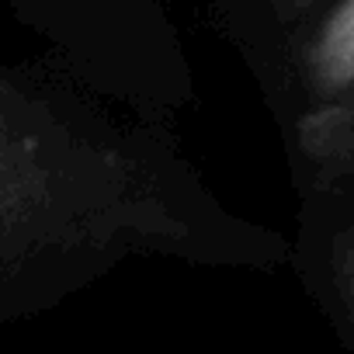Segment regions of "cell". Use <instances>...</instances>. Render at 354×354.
<instances>
[{
	"instance_id": "277c9868",
	"label": "cell",
	"mask_w": 354,
	"mask_h": 354,
	"mask_svg": "<svg viewBox=\"0 0 354 354\" xmlns=\"http://www.w3.org/2000/svg\"><path fill=\"white\" fill-rule=\"evenodd\" d=\"M295 139L319 174L354 177V87L326 104H313L299 118Z\"/></svg>"
},
{
	"instance_id": "7a4b0ae2",
	"label": "cell",
	"mask_w": 354,
	"mask_h": 354,
	"mask_svg": "<svg viewBox=\"0 0 354 354\" xmlns=\"http://www.w3.org/2000/svg\"><path fill=\"white\" fill-rule=\"evenodd\" d=\"M21 25L118 94H185L188 59L167 0H0Z\"/></svg>"
},
{
	"instance_id": "5b68a950",
	"label": "cell",
	"mask_w": 354,
	"mask_h": 354,
	"mask_svg": "<svg viewBox=\"0 0 354 354\" xmlns=\"http://www.w3.org/2000/svg\"><path fill=\"white\" fill-rule=\"evenodd\" d=\"M330 281L347 319L354 323V226L340 230L330 243Z\"/></svg>"
},
{
	"instance_id": "52a82bcc",
	"label": "cell",
	"mask_w": 354,
	"mask_h": 354,
	"mask_svg": "<svg viewBox=\"0 0 354 354\" xmlns=\"http://www.w3.org/2000/svg\"><path fill=\"white\" fill-rule=\"evenodd\" d=\"M0 243H4V236H0Z\"/></svg>"
},
{
	"instance_id": "6da1fadb",
	"label": "cell",
	"mask_w": 354,
	"mask_h": 354,
	"mask_svg": "<svg viewBox=\"0 0 354 354\" xmlns=\"http://www.w3.org/2000/svg\"><path fill=\"white\" fill-rule=\"evenodd\" d=\"M223 212L185 170L80 122L0 63V236L15 250L233 257Z\"/></svg>"
},
{
	"instance_id": "3957f363",
	"label": "cell",
	"mask_w": 354,
	"mask_h": 354,
	"mask_svg": "<svg viewBox=\"0 0 354 354\" xmlns=\"http://www.w3.org/2000/svg\"><path fill=\"white\" fill-rule=\"evenodd\" d=\"M302 80L313 104L354 87V0H337L302 49Z\"/></svg>"
},
{
	"instance_id": "8992f818",
	"label": "cell",
	"mask_w": 354,
	"mask_h": 354,
	"mask_svg": "<svg viewBox=\"0 0 354 354\" xmlns=\"http://www.w3.org/2000/svg\"><path fill=\"white\" fill-rule=\"evenodd\" d=\"M254 4H264V8H274V11H302L313 0H254Z\"/></svg>"
}]
</instances>
